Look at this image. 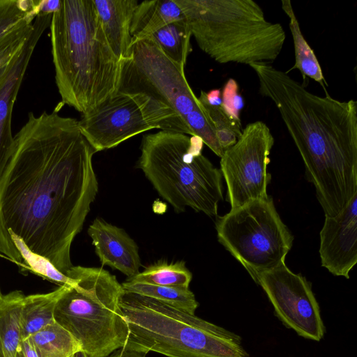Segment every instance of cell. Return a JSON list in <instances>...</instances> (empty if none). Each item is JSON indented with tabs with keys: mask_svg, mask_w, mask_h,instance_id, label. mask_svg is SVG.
Instances as JSON below:
<instances>
[{
	"mask_svg": "<svg viewBox=\"0 0 357 357\" xmlns=\"http://www.w3.org/2000/svg\"><path fill=\"white\" fill-rule=\"evenodd\" d=\"M96 153L77 119L28 114L0 178V252L49 281L66 274L98 191Z\"/></svg>",
	"mask_w": 357,
	"mask_h": 357,
	"instance_id": "obj_1",
	"label": "cell"
},
{
	"mask_svg": "<svg viewBox=\"0 0 357 357\" xmlns=\"http://www.w3.org/2000/svg\"><path fill=\"white\" fill-rule=\"evenodd\" d=\"M250 66L297 147L325 216L337 215L357 193V102L315 95L269 63Z\"/></svg>",
	"mask_w": 357,
	"mask_h": 357,
	"instance_id": "obj_2",
	"label": "cell"
},
{
	"mask_svg": "<svg viewBox=\"0 0 357 357\" xmlns=\"http://www.w3.org/2000/svg\"><path fill=\"white\" fill-rule=\"evenodd\" d=\"M49 27L63 104L83 115L119 91L123 61L112 50L92 0H61Z\"/></svg>",
	"mask_w": 357,
	"mask_h": 357,
	"instance_id": "obj_3",
	"label": "cell"
},
{
	"mask_svg": "<svg viewBox=\"0 0 357 357\" xmlns=\"http://www.w3.org/2000/svg\"><path fill=\"white\" fill-rule=\"evenodd\" d=\"M199 47L219 63H268L286 33L253 0H175Z\"/></svg>",
	"mask_w": 357,
	"mask_h": 357,
	"instance_id": "obj_4",
	"label": "cell"
},
{
	"mask_svg": "<svg viewBox=\"0 0 357 357\" xmlns=\"http://www.w3.org/2000/svg\"><path fill=\"white\" fill-rule=\"evenodd\" d=\"M119 305L128 328L126 349L167 357H249L239 335L195 314L125 290Z\"/></svg>",
	"mask_w": 357,
	"mask_h": 357,
	"instance_id": "obj_5",
	"label": "cell"
},
{
	"mask_svg": "<svg viewBox=\"0 0 357 357\" xmlns=\"http://www.w3.org/2000/svg\"><path fill=\"white\" fill-rule=\"evenodd\" d=\"M203 145L198 137L174 131L144 135L137 167L176 212L190 207L215 216L222 175L202 154Z\"/></svg>",
	"mask_w": 357,
	"mask_h": 357,
	"instance_id": "obj_6",
	"label": "cell"
},
{
	"mask_svg": "<svg viewBox=\"0 0 357 357\" xmlns=\"http://www.w3.org/2000/svg\"><path fill=\"white\" fill-rule=\"evenodd\" d=\"M66 275L73 284L56 303L55 321L90 357H105L124 347L128 328L119 305L124 289L116 278L102 268L81 266Z\"/></svg>",
	"mask_w": 357,
	"mask_h": 357,
	"instance_id": "obj_7",
	"label": "cell"
},
{
	"mask_svg": "<svg viewBox=\"0 0 357 357\" xmlns=\"http://www.w3.org/2000/svg\"><path fill=\"white\" fill-rule=\"evenodd\" d=\"M130 50V57L123 61L119 91L144 93L161 101L178 115L192 135L221 158L224 150L214 123L190 86L184 66L148 38L133 42Z\"/></svg>",
	"mask_w": 357,
	"mask_h": 357,
	"instance_id": "obj_8",
	"label": "cell"
},
{
	"mask_svg": "<svg viewBox=\"0 0 357 357\" xmlns=\"http://www.w3.org/2000/svg\"><path fill=\"white\" fill-rule=\"evenodd\" d=\"M218 240L255 282L257 275L285 264L293 236L273 199L251 201L217 218Z\"/></svg>",
	"mask_w": 357,
	"mask_h": 357,
	"instance_id": "obj_9",
	"label": "cell"
},
{
	"mask_svg": "<svg viewBox=\"0 0 357 357\" xmlns=\"http://www.w3.org/2000/svg\"><path fill=\"white\" fill-rule=\"evenodd\" d=\"M96 152L115 147L144 132L158 128L192 135L178 115L161 101L141 92L119 91L79 121Z\"/></svg>",
	"mask_w": 357,
	"mask_h": 357,
	"instance_id": "obj_10",
	"label": "cell"
},
{
	"mask_svg": "<svg viewBox=\"0 0 357 357\" xmlns=\"http://www.w3.org/2000/svg\"><path fill=\"white\" fill-rule=\"evenodd\" d=\"M274 137L268 126L257 121L242 130L236 142L220 158V172L227 185L231 209L268 197L267 172Z\"/></svg>",
	"mask_w": 357,
	"mask_h": 357,
	"instance_id": "obj_11",
	"label": "cell"
},
{
	"mask_svg": "<svg viewBox=\"0 0 357 357\" xmlns=\"http://www.w3.org/2000/svg\"><path fill=\"white\" fill-rule=\"evenodd\" d=\"M265 291L275 316L288 328L305 339L320 341L326 328L312 284L285 264L259 273L255 281Z\"/></svg>",
	"mask_w": 357,
	"mask_h": 357,
	"instance_id": "obj_12",
	"label": "cell"
},
{
	"mask_svg": "<svg viewBox=\"0 0 357 357\" xmlns=\"http://www.w3.org/2000/svg\"><path fill=\"white\" fill-rule=\"evenodd\" d=\"M321 265L336 276L349 278L357 263V193L335 216H325L320 231Z\"/></svg>",
	"mask_w": 357,
	"mask_h": 357,
	"instance_id": "obj_13",
	"label": "cell"
},
{
	"mask_svg": "<svg viewBox=\"0 0 357 357\" xmlns=\"http://www.w3.org/2000/svg\"><path fill=\"white\" fill-rule=\"evenodd\" d=\"M51 18L52 15L40 13L36 16L33 33L14 57L8 74L0 83V178L14 148L11 128L14 104L29 61L41 36L50 26Z\"/></svg>",
	"mask_w": 357,
	"mask_h": 357,
	"instance_id": "obj_14",
	"label": "cell"
},
{
	"mask_svg": "<svg viewBox=\"0 0 357 357\" xmlns=\"http://www.w3.org/2000/svg\"><path fill=\"white\" fill-rule=\"evenodd\" d=\"M88 234L102 266L116 269L128 278L139 273L142 263L138 245L124 229L96 218Z\"/></svg>",
	"mask_w": 357,
	"mask_h": 357,
	"instance_id": "obj_15",
	"label": "cell"
},
{
	"mask_svg": "<svg viewBox=\"0 0 357 357\" xmlns=\"http://www.w3.org/2000/svg\"><path fill=\"white\" fill-rule=\"evenodd\" d=\"M106 37L114 53L121 60L130 57L132 39L130 27L137 0H92Z\"/></svg>",
	"mask_w": 357,
	"mask_h": 357,
	"instance_id": "obj_16",
	"label": "cell"
},
{
	"mask_svg": "<svg viewBox=\"0 0 357 357\" xmlns=\"http://www.w3.org/2000/svg\"><path fill=\"white\" fill-rule=\"evenodd\" d=\"M185 19L175 0H151L139 3L130 27L132 43L149 36L172 22Z\"/></svg>",
	"mask_w": 357,
	"mask_h": 357,
	"instance_id": "obj_17",
	"label": "cell"
},
{
	"mask_svg": "<svg viewBox=\"0 0 357 357\" xmlns=\"http://www.w3.org/2000/svg\"><path fill=\"white\" fill-rule=\"evenodd\" d=\"M67 285L46 294H31L24 297L21 308L22 340H26L43 327L54 321L56 303Z\"/></svg>",
	"mask_w": 357,
	"mask_h": 357,
	"instance_id": "obj_18",
	"label": "cell"
},
{
	"mask_svg": "<svg viewBox=\"0 0 357 357\" xmlns=\"http://www.w3.org/2000/svg\"><path fill=\"white\" fill-rule=\"evenodd\" d=\"M24 295L15 290L0 303V357H15L22 342L21 308Z\"/></svg>",
	"mask_w": 357,
	"mask_h": 357,
	"instance_id": "obj_19",
	"label": "cell"
},
{
	"mask_svg": "<svg viewBox=\"0 0 357 357\" xmlns=\"http://www.w3.org/2000/svg\"><path fill=\"white\" fill-rule=\"evenodd\" d=\"M282 8L288 16L289 29L291 31L294 47L295 63L289 70L298 69L303 75L304 80L307 77L319 82L328 93L326 86H328L319 61L307 42L303 37L300 25L294 13L290 0L281 1Z\"/></svg>",
	"mask_w": 357,
	"mask_h": 357,
	"instance_id": "obj_20",
	"label": "cell"
},
{
	"mask_svg": "<svg viewBox=\"0 0 357 357\" xmlns=\"http://www.w3.org/2000/svg\"><path fill=\"white\" fill-rule=\"evenodd\" d=\"M198 98L211 118L219 143L225 151L233 146L241 135V120L224 106L220 90L214 89L208 93L201 91Z\"/></svg>",
	"mask_w": 357,
	"mask_h": 357,
	"instance_id": "obj_21",
	"label": "cell"
},
{
	"mask_svg": "<svg viewBox=\"0 0 357 357\" xmlns=\"http://www.w3.org/2000/svg\"><path fill=\"white\" fill-rule=\"evenodd\" d=\"M29 338L38 357H71L82 350L78 341L55 320Z\"/></svg>",
	"mask_w": 357,
	"mask_h": 357,
	"instance_id": "obj_22",
	"label": "cell"
},
{
	"mask_svg": "<svg viewBox=\"0 0 357 357\" xmlns=\"http://www.w3.org/2000/svg\"><path fill=\"white\" fill-rule=\"evenodd\" d=\"M191 36L190 29L185 19L172 22L143 39L151 40L167 56L174 61L185 66L192 50Z\"/></svg>",
	"mask_w": 357,
	"mask_h": 357,
	"instance_id": "obj_23",
	"label": "cell"
},
{
	"mask_svg": "<svg viewBox=\"0 0 357 357\" xmlns=\"http://www.w3.org/2000/svg\"><path fill=\"white\" fill-rule=\"evenodd\" d=\"M122 287L126 291L146 296L171 307L195 314L199 306L195 294L189 288L167 287L126 281Z\"/></svg>",
	"mask_w": 357,
	"mask_h": 357,
	"instance_id": "obj_24",
	"label": "cell"
},
{
	"mask_svg": "<svg viewBox=\"0 0 357 357\" xmlns=\"http://www.w3.org/2000/svg\"><path fill=\"white\" fill-rule=\"evenodd\" d=\"M192 275L184 261H158L126 281L160 286L189 288Z\"/></svg>",
	"mask_w": 357,
	"mask_h": 357,
	"instance_id": "obj_25",
	"label": "cell"
},
{
	"mask_svg": "<svg viewBox=\"0 0 357 357\" xmlns=\"http://www.w3.org/2000/svg\"><path fill=\"white\" fill-rule=\"evenodd\" d=\"M36 1L0 0V38L26 20H34Z\"/></svg>",
	"mask_w": 357,
	"mask_h": 357,
	"instance_id": "obj_26",
	"label": "cell"
},
{
	"mask_svg": "<svg viewBox=\"0 0 357 357\" xmlns=\"http://www.w3.org/2000/svg\"><path fill=\"white\" fill-rule=\"evenodd\" d=\"M33 20L24 21L0 38V68L22 50L34 30Z\"/></svg>",
	"mask_w": 357,
	"mask_h": 357,
	"instance_id": "obj_27",
	"label": "cell"
},
{
	"mask_svg": "<svg viewBox=\"0 0 357 357\" xmlns=\"http://www.w3.org/2000/svg\"><path fill=\"white\" fill-rule=\"evenodd\" d=\"M224 89L222 98L224 106L233 116L239 118V110L242 107L243 102L241 96L236 93V82L230 79Z\"/></svg>",
	"mask_w": 357,
	"mask_h": 357,
	"instance_id": "obj_28",
	"label": "cell"
},
{
	"mask_svg": "<svg viewBox=\"0 0 357 357\" xmlns=\"http://www.w3.org/2000/svg\"><path fill=\"white\" fill-rule=\"evenodd\" d=\"M61 5V0H42L36 1V11L38 14L52 15L57 12Z\"/></svg>",
	"mask_w": 357,
	"mask_h": 357,
	"instance_id": "obj_29",
	"label": "cell"
},
{
	"mask_svg": "<svg viewBox=\"0 0 357 357\" xmlns=\"http://www.w3.org/2000/svg\"><path fill=\"white\" fill-rule=\"evenodd\" d=\"M15 357H38L29 338L22 340Z\"/></svg>",
	"mask_w": 357,
	"mask_h": 357,
	"instance_id": "obj_30",
	"label": "cell"
},
{
	"mask_svg": "<svg viewBox=\"0 0 357 357\" xmlns=\"http://www.w3.org/2000/svg\"><path fill=\"white\" fill-rule=\"evenodd\" d=\"M146 353L137 351L124 347L119 348L105 357H146Z\"/></svg>",
	"mask_w": 357,
	"mask_h": 357,
	"instance_id": "obj_31",
	"label": "cell"
},
{
	"mask_svg": "<svg viewBox=\"0 0 357 357\" xmlns=\"http://www.w3.org/2000/svg\"><path fill=\"white\" fill-rule=\"evenodd\" d=\"M13 59L8 63H7L6 65H5L4 66H3L2 68H0V83L3 81V79L5 78V77L8 74V73L11 67V64H12Z\"/></svg>",
	"mask_w": 357,
	"mask_h": 357,
	"instance_id": "obj_32",
	"label": "cell"
},
{
	"mask_svg": "<svg viewBox=\"0 0 357 357\" xmlns=\"http://www.w3.org/2000/svg\"><path fill=\"white\" fill-rule=\"evenodd\" d=\"M71 357H90L85 351L80 350L74 354Z\"/></svg>",
	"mask_w": 357,
	"mask_h": 357,
	"instance_id": "obj_33",
	"label": "cell"
},
{
	"mask_svg": "<svg viewBox=\"0 0 357 357\" xmlns=\"http://www.w3.org/2000/svg\"><path fill=\"white\" fill-rule=\"evenodd\" d=\"M3 295L1 294V291L0 290V303L2 301V299H3Z\"/></svg>",
	"mask_w": 357,
	"mask_h": 357,
	"instance_id": "obj_34",
	"label": "cell"
}]
</instances>
